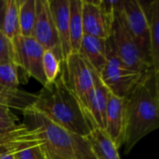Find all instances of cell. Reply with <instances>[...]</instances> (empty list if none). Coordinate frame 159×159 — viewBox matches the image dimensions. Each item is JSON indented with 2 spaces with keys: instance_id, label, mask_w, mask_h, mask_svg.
Instances as JSON below:
<instances>
[{
  "instance_id": "obj_1",
  "label": "cell",
  "mask_w": 159,
  "mask_h": 159,
  "mask_svg": "<svg viewBox=\"0 0 159 159\" xmlns=\"http://www.w3.org/2000/svg\"><path fill=\"white\" fill-rule=\"evenodd\" d=\"M125 154L159 127V73L144 72L125 99Z\"/></svg>"
},
{
  "instance_id": "obj_2",
  "label": "cell",
  "mask_w": 159,
  "mask_h": 159,
  "mask_svg": "<svg viewBox=\"0 0 159 159\" xmlns=\"http://www.w3.org/2000/svg\"><path fill=\"white\" fill-rule=\"evenodd\" d=\"M31 106L57 125L79 136L87 137L94 129L85 109L66 88L60 75L52 83L43 86L34 95Z\"/></svg>"
},
{
  "instance_id": "obj_3",
  "label": "cell",
  "mask_w": 159,
  "mask_h": 159,
  "mask_svg": "<svg viewBox=\"0 0 159 159\" xmlns=\"http://www.w3.org/2000/svg\"><path fill=\"white\" fill-rule=\"evenodd\" d=\"M23 125L40 136L46 157L49 159H96L86 137L57 125L31 105L21 111Z\"/></svg>"
},
{
  "instance_id": "obj_4",
  "label": "cell",
  "mask_w": 159,
  "mask_h": 159,
  "mask_svg": "<svg viewBox=\"0 0 159 159\" xmlns=\"http://www.w3.org/2000/svg\"><path fill=\"white\" fill-rule=\"evenodd\" d=\"M59 75L66 88L76 97L85 109L89 95L99 75L92 71L78 53L70 54L61 62Z\"/></svg>"
},
{
  "instance_id": "obj_5",
  "label": "cell",
  "mask_w": 159,
  "mask_h": 159,
  "mask_svg": "<svg viewBox=\"0 0 159 159\" xmlns=\"http://www.w3.org/2000/svg\"><path fill=\"white\" fill-rule=\"evenodd\" d=\"M116 13L141 52L152 66L149 21L143 3L139 0H122Z\"/></svg>"
},
{
  "instance_id": "obj_6",
  "label": "cell",
  "mask_w": 159,
  "mask_h": 159,
  "mask_svg": "<svg viewBox=\"0 0 159 159\" xmlns=\"http://www.w3.org/2000/svg\"><path fill=\"white\" fill-rule=\"evenodd\" d=\"M143 74L128 68L116 56L107 39V61L99 78L114 95L126 99Z\"/></svg>"
},
{
  "instance_id": "obj_7",
  "label": "cell",
  "mask_w": 159,
  "mask_h": 159,
  "mask_svg": "<svg viewBox=\"0 0 159 159\" xmlns=\"http://www.w3.org/2000/svg\"><path fill=\"white\" fill-rule=\"evenodd\" d=\"M108 41L116 56L128 68L140 74H143L144 72L152 69L150 62L141 52L135 41L124 26L116 11Z\"/></svg>"
},
{
  "instance_id": "obj_8",
  "label": "cell",
  "mask_w": 159,
  "mask_h": 159,
  "mask_svg": "<svg viewBox=\"0 0 159 159\" xmlns=\"http://www.w3.org/2000/svg\"><path fill=\"white\" fill-rule=\"evenodd\" d=\"M13 46L16 67L21 69L28 77H34L45 86L47 84L43 73V55L45 49L33 37L20 36Z\"/></svg>"
},
{
  "instance_id": "obj_9",
  "label": "cell",
  "mask_w": 159,
  "mask_h": 159,
  "mask_svg": "<svg viewBox=\"0 0 159 159\" xmlns=\"http://www.w3.org/2000/svg\"><path fill=\"white\" fill-rule=\"evenodd\" d=\"M35 10L33 38L45 50L52 51L61 62L62 55L61 46L48 0H35Z\"/></svg>"
},
{
  "instance_id": "obj_10",
  "label": "cell",
  "mask_w": 159,
  "mask_h": 159,
  "mask_svg": "<svg viewBox=\"0 0 159 159\" xmlns=\"http://www.w3.org/2000/svg\"><path fill=\"white\" fill-rule=\"evenodd\" d=\"M115 15L108 14L99 1L82 0V23L84 34L108 39Z\"/></svg>"
},
{
  "instance_id": "obj_11",
  "label": "cell",
  "mask_w": 159,
  "mask_h": 159,
  "mask_svg": "<svg viewBox=\"0 0 159 159\" xmlns=\"http://www.w3.org/2000/svg\"><path fill=\"white\" fill-rule=\"evenodd\" d=\"M125 124V99L109 91L104 131L117 149L124 144Z\"/></svg>"
},
{
  "instance_id": "obj_12",
  "label": "cell",
  "mask_w": 159,
  "mask_h": 159,
  "mask_svg": "<svg viewBox=\"0 0 159 159\" xmlns=\"http://www.w3.org/2000/svg\"><path fill=\"white\" fill-rule=\"evenodd\" d=\"M38 143H42L38 132L35 129H28L23 124H19L0 135V156L11 152L16 153Z\"/></svg>"
},
{
  "instance_id": "obj_13",
  "label": "cell",
  "mask_w": 159,
  "mask_h": 159,
  "mask_svg": "<svg viewBox=\"0 0 159 159\" xmlns=\"http://www.w3.org/2000/svg\"><path fill=\"white\" fill-rule=\"evenodd\" d=\"M77 53L100 75L107 61V39L84 34Z\"/></svg>"
},
{
  "instance_id": "obj_14",
  "label": "cell",
  "mask_w": 159,
  "mask_h": 159,
  "mask_svg": "<svg viewBox=\"0 0 159 159\" xmlns=\"http://www.w3.org/2000/svg\"><path fill=\"white\" fill-rule=\"evenodd\" d=\"M109 90L102 83L99 76L96 78L94 88L90 91L85 111L94 128L104 130L106 123V110Z\"/></svg>"
},
{
  "instance_id": "obj_15",
  "label": "cell",
  "mask_w": 159,
  "mask_h": 159,
  "mask_svg": "<svg viewBox=\"0 0 159 159\" xmlns=\"http://www.w3.org/2000/svg\"><path fill=\"white\" fill-rule=\"evenodd\" d=\"M48 4L57 30L63 61L71 54L69 35L70 0H48Z\"/></svg>"
},
{
  "instance_id": "obj_16",
  "label": "cell",
  "mask_w": 159,
  "mask_h": 159,
  "mask_svg": "<svg viewBox=\"0 0 159 159\" xmlns=\"http://www.w3.org/2000/svg\"><path fill=\"white\" fill-rule=\"evenodd\" d=\"M143 6L149 21L152 69L159 73V1L143 3Z\"/></svg>"
},
{
  "instance_id": "obj_17",
  "label": "cell",
  "mask_w": 159,
  "mask_h": 159,
  "mask_svg": "<svg viewBox=\"0 0 159 159\" xmlns=\"http://www.w3.org/2000/svg\"><path fill=\"white\" fill-rule=\"evenodd\" d=\"M86 138L96 159H121L118 149L104 130L94 128Z\"/></svg>"
},
{
  "instance_id": "obj_18",
  "label": "cell",
  "mask_w": 159,
  "mask_h": 159,
  "mask_svg": "<svg viewBox=\"0 0 159 159\" xmlns=\"http://www.w3.org/2000/svg\"><path fill=\"white\" fill-rule=\"evenodd\" d=\"M69 35L71 54L77 53L84 35L82 23V0H70Z\"/></svg>"
},
{
  "instance_id": "obj_19",
  "label": "cell",
  "mask_w": 159,
  "mask_h": 159,
  "mask_svg": "<svg viewBox=\"0 0 159 159\" xmlns=\"http://www.w3.org/2000/svg\"><path fill=\"white\" fill-rule=\"evenodd\" d=\"M19 4L20 0H6V8L1 31L12 44H14L20 36Z\"/></svg>"
},
{
  "instance_id": "obj_20",
  "label": "cell",
  "mask_w": 159,
  "mask_h": 159,
  "mask_svg": "<svg viewBox=\"0 0 159 159\" xmlns=\"http://www.w3.org/2000/svg\"><path fill=\"white\" fill-rule=\"evenodd\" d=\"M35 13V0H20L19 23L20 36L33 37Z\"/></svg>"
},
{
  "instance_id": "obj_21",
  "label": "cell",
  "mask_w": 159,
  "mask_h": 159,
  "mask_svg": "<svg viewBox=\"0 0 159 159\" xmlns=\"http://www.w3.org/2000/svg\"><path fill=\"white\" fill-rule=\"evenodd\" d=\"M61 72V61L50 50H45L43 55V73L47 84L55 81Z\"/></svg>"
},
{
  "instance_id": "obj_22",
  "label": "cell",
  "mask_w": 159,
  "mask_h": 159,
  "mask_svg": "<svg viewBox=\"0 0 159 159\" xmlns=\"http://www.w3.org/2000/svg\"><path fill=\"white\" fill-rule=\"evenodd\" d=\"M7 63L16 65L15 49L13 44L0 31V64Z\"/></svg>"
},
{
  "instance_id": "obj_23",
  "label": "cell",
  "mask_w": 159,
  "mask_h": 159,
  "mask_svg": "<svg viewBox=\"0 0 159 159\" xmlns=\"http://www.w3.org/2000/svg\"><path fill=\"white\" fill-rule=\"evenodd\" d=\"M19 125L18 116L11 111V108L0 102V129L9 130Z\"/></svg>"
},
{
  "instance_id": "obj_24",
  "label": "cell",
  "mask_w": 159,
  "mask_h": 159,
  "mask_svg": "<svg viewBox=\"0 0 159 159\" xmlns=\"http://www.w3.org/2000/svg\"><path fill=\"white\" fill-rule=\"evenodd\" d=\"M14 159H47L43 143L23 148L14 154Z\"/></svg>"
},
{
  "instance_id": "obj_25",
  "label": "cell",
  "mask_w": 159,
  "mask_h": 159,
  "mask_svg": "<svg viewBox=\"0 0 159 159\" xmlns=\"http://www.w3.org/2000/svg\"><path fill=\"white\" fill-rule=\"evenodd\" d=\"M5 8H6V0H0V31L2 30Z\"/></svg>"
},
{
  "instance_id": "obj_26",
  "label": "cell",
  "mask_w": 159,
  "mask_h": 159,
  "mask_svg": "<svg viewBox=\"0 0 159 159\" xmlns=\"http://www.w3.org/2000/svg\"><path fill=\"white\" fill-rule=\"evenodd\" d=\"M14 154H15L14 152L4 154V155L0 156V159H14Z\"/></svg>"
},
{
  "instance_id": "obj_27",
  "label": "cell",
  "mask_w": 159,
  "mask_h": 159,
  "mask_svg": "<svg viewBox=\"0 0 159 159\" xmlns=\"http://www.w3.org/2000/svg\"><path fill=\"white\" fill-rule=\"evenodd\" d=\"M6 131H7V130H2V129H0V135L3 134V133H5Z\"/></svg>"
},
{
  "instance_id": "obj_28",
  "label": "cell",
  "mask_w": 159,
  "mask_h": 159,
  "mask_svg": "<svg viewBox=\"0 0 159 159\" xmlns=\"http://www.w3.org/2000/svg\"><path fill=\"white\" fill-rule=\"evenodd\" d=\"M47 159H49V158H48V157H47Z\"/></svg>"
}]
</instances>
